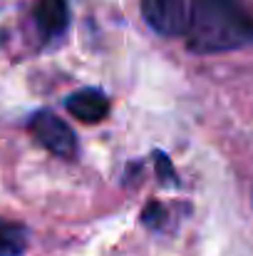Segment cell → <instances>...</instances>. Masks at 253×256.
Masks as SVG:
<instances>
[{
	"label": "cell",
	"instance_id": "cell-1",
	"mask_svg": "<svg viewBox=\"0 0 253 256\" xmlns=\"http://www.w3.org/2000/svg\"><path fill=\"white\" fill-rule=\"evenodd\" d=\"M189 50L226 52L253 42V12L244 0H194L189 15Z\"/></svg>",
	"mask_w": 253,
	"mask_h": 256
},
{
	"label": "cell",
	"instance_id": "cell-2",
	"mask_svg": "<svg viewBox=\"0 0 253 256\" xmlns=\"http://www.w3.org/2000/svg\"><path fill=\"white\" fill-rule=\"evenodd\" d=\"M27 130L55 157H62V160H75L77 157V137L70 130V124L62 122L55 112H50V110L35 112L30 117V122H27Z\"/></svg>",
	"mask_w": 253,
	"mask_h": 256
},
{
	"label": "cell",
	"instance_id": "cell-3",
	"mask_svg": "<svg viewBox=\"0 0 253 256\" xmlns=\"http://www.w3.org/2000/svg\"><path fill=\"white\" fill-rule=\"evenodd\" d=\"M142 15L147 25L164 38H176L189 30L186 0H142Z\"/></svg>",
	"mask_w": 253,
	"mask_h": 256
},
{
	"label": "cell",
	"instance_id": "cell-4",
	"mask_svg": "<svg viewBox=\"0 0 253 256\" xmlns=\"http://www.w3.org/2000/svg\"><path fill=\"white\" fill-rule=\"evenodd\" d=\"M65 107L72 117H77L80 122H87V124H97L109 114L107 94L102 90H94V87H84V90L72 92L65 100Z\"/></svg>",
	"mask_w": 253,
	"mask_h": 256
},
{
	"label": "cell",
	"instance_id": "cell-5",
	"mask_svg": "<svg viewBox=\"0 0 253 256\" xmlns=\"http://www.w3.org/2000/svg\"><path fill=\"white\" fill-rule=\"evenodd\" d=\"M35 25L42 38H57L70 25L67 0H37L35 5Z\"/></svg>",
	"mask_w": 253,
	"mask_h": 256
},
{
	"label": "cell",
	"instance_id": "cell-6",
	"mask_svg": "<svg viewBox=\"0 0 253 256\" xmlns=\"http://www.w3.org/2000/svg\"><path fill=\"white\" fill-rule=\"evenodd\" d=\"M27 246V229L17 222L0 219V256H20Z\"/></svg>",
	"mask_w": 253,
	"mask_h": 256
},
{
	"label": "cell",
	"instance_id": "cell-7",
	"mask_svg": "<svg viewBox=\"0 0 253 256\" xmlns=\"http://www.w3.org/2000/svg\"><path fill=\"white\" fill-rule=\"evenodd\" d=\"M142 224L149 229H162L167 224V209L162 202H149L142 212Z\"/></svg>",
	"mask_w": 253,
	"mask_h": 256
},
{
	"label": "cell",
	"instance_id": "cell-8",
	"mask_svg": "<svg viewBox=\"0 0 253 256\" xmlns=\"http://www.w3.org/2000/svg\"><path fill=\"white\" fill-rule=\"evenodd\" d=\"M154 162H157V179L162 184H176V172L171 170V162L164 152H154Z\"/></svg>",
	"mask_w": 253,
	"mask_h": 256
}]
</instances>
